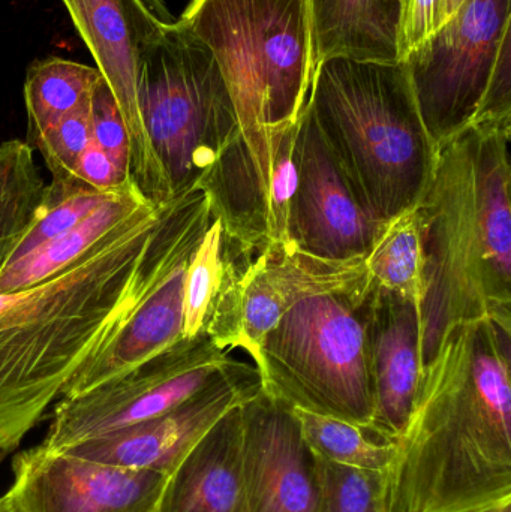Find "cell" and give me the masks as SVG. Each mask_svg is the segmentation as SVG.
<instances>
[{
  "instance_id": "1",
  "label": "cell",
  "mask_w": 511,
  "mask_h": 512,
  "mask_svg": "<svg viewBox=\"0 0 511 512\" xmlns=\"http://www.w3.org/2000/svg\"><path fill=\"white\" fill-rule=\"evenodd\" d=\"M200 195L149 206L68 270L0 292V463L128 318Z\"/></svg>"
},
{
  "instance_id": "2",
  "label": "cell",
  "mask_w": 511,
  "mask_h": 512,
  "mask_svg": "<svg viewBox=\"0 0 511 512\" xmlns=\"http://www.w3.org/2000/svg\"><path fill=\"white\" fill-rule=\"evenodd\" d=\"M511 330L456 324L422 373L381 474V512H471L511 499Z\"/></svg>"
},
{
  "instance_id": "3",
  "label": "cell",
  "mask_w": 511,
  "mask_h": 512,
  "mask_svg": "<svg viewBox=\"0 0 511 512\" xmlns=\"http://www.w3.org/2000/svg\"><path fill=\"white\" fill-rule=\"evenodd\" d=\"M511 126H471L437 150L417 212L425 252L423 369L456 324L511 330Z\"/></svg>"
},
{
  "instance_id": "4",
  "label": "cell",
  "mask_w": 511,
  "mask_h": 512,
  "mask_svg": "<svg viewBox=\"0 0 511 512\" xmlns=\"http://www.w3.org/2000/svg\"><path fill=\"white\" fill-rule=\"evenodd\" d=\"M308 107L330 158L372 219L381 224L420 203L438 149L404 62L323 60Z\"/></svg>"
},
{
  "instance_id": "5",
  "label": "cell",
  "mask_w": 511,
  "mask_h": 512,
  "mask_svg": "<svg viewBox=\"0 0 511 512\" xmlns=\"http://www.w3.org/2000/svg\"><path fill=\"white\" fill-rule=\"evenodd\" d=\"M179 20L215 57L249 155H275L314 86L309 0H191Z\"/></svg>"
},
{
  "instance_id": "6",
  "label": "cell",
  "mask_w": 511,
  "mask_h": 512,
  "mask_svg": "<svg viewBox=\"0 0 511 512\" xmlns=\"http://www.w3.org/2000/svg\"><path fill=\"white\" fill-rule=\"evenodd\" d=\"M375 285L365 268L297 298L252 361L261 388L290 408L369 430L374 396L366 321Z\"/></svg>"
},
{
  "instance_id": "7",
  "label": "cell",
  "mask_w": 511,
  "mask_h": 512,
  "mask_svg": "<svg viewBox=\"0 0 511 512\" xmlns=\"http://www.w3.org/2000/svg\"><path fill=\"white\" fill-rule=\"evenodd\" d=\"M138 104L174 198L198 188L222 150L239 135L215 57L180 20L144 41Z\"/></svg>"
},
{
  "instance_id": "8",
  "label": "cell",
  "mask_w": 511,
  "mask_h": 512,
  "mask_svg": "<svg viewBox=\"0 0 511 512\" xmlns=\"http://www.w3.org/2000/svg\"><path fill=\"white\" fill-rule=\"evenodd\" d=\"M401 62L437 149L471 126H511V0H467Z\"/></svg>"
},
{
  "instance_id": "9",
  "label": "cell",
  "mask_w": 511,
  "mask_h": 512,
  "mask_svg": "<svg viewBox=\"0 0 511 512\" xmlns=\"http://www.w3.org/2000/svg\"><path fill=\"white\" fill-rule=\"evenodd\" d=\"M236 360L207 334L173 348L99 387L62 397L41 447L66 451L173 411L218 381Z\"/></svg>"
},
{
  "instance_id": "10",
  "label": "cell",
  "mask_w": 511,
  "mask_h": 512,
  "mask_svg": "<svg viewBox=\"0 0 511 512\" xmlns=\"http://www.w3.org/2000/svg\"><path fill=\"white\" fill-rule=\"evenodd\" d=\"M362 268L365 258H317L291 242L255 255L239 252L216 298L206 334L222 351L242 349L254 361L266 334L297 298Z\"/></svg>"
},
{
  "instance_id": "11",
  "label": "cell",
  "mask_w": 511,
  "mask_h": 512,
  "mask_svg": "<svg viewBox=\"0 0 511 512\" xmlns=\"http://www.w3.org/2000/svg\"><path fill=\"white\" fill-rule=\"evenodd\" d=\"M119 105L131 143V180L156 206L173 200L138 104L140 54L158 23L137 0H62Z\"/></svg>"
},
{
  "instance_id": "12",
  "label": "cell",
  "mask_w": 511,
  "mask_h": 512,
  "mask_svg": "<svg viewBox=\"0 0 511 512\" xmlns=\"http://www.w3.org/2000/svg\"><path fill=\"white\" fill-rule=\"evenodd\" d=\"M212 222L209 200L201 192L176 242L128 318L87 358L62 397L78 396L125 375L183 339L186 268Z\"/></svg>"
},
{
  "instance_id": "13",
  "label": "cell",
  "mask_w": 511,
  "mask_h": 512,
  "mask_svg": "<svg viewBox=\"0 0 511 512\" xmlns=\"http://www.w3.org/2000/svg\"><path fill=\"white\" fill-rule=\"evenodd\" d=\"M15 512H159L168 475L32 448L12 463Z\"/></svg>"
},
{
  "instance_id": "14",
  "label": "cell",
  "mask_w": 511,
  "mask_h": 512,
  "mask_svg": "<svg viewBox=\"0 0 511 512\" xmlns=\"http://www.w3.org/2000/svg\"><path fill=\"white\" fill-rule=\"evenodd\" d=\"M296 135L297 125L267 159L249 155L237 135L198 185L227 239L245 254L288 242V215L297 185Z\"/></svg>"
},
{
  "instance_id": "15",
  "label": "cell",
  "mask_w": 511,
  "mask_h": 512,
  "mask_svg": "<svg viewBox=\"0 0 511 512\" xmlns=\"http://www.w3.org/2000/svg\"><path fill=\"white\" fill-rule=\"evenodd\" d=\"M297 185L288 215V242L317 258H365L383 222L354 197L321 140L309 107L297 123Z\"/></svg>"
},
{
  "instance_id": "16",
  "label": "cell",
  "mask_w": 511,
  "mask_h": 512,
  "mask_svg": "<svg viewBox=\"0 0 511 512\" xmlns=\"http://www.w3.org/2000/svg\"><path fill=\"white\" fill-rule=\"evenodd\" d=\"M261 390L260 373L255 366L236 361L222 378L173 411L66 451L170 477L204 435Z\"/></svg>"
},
{
  "instance_id": "17",
  "label": "cell",
  "mask_w": 511,
  "mask_h": 512,
  "mask_svg": "<svg viewBox=\"0 0 511 512\" xmlns=\"http://www.w3.org/2000/svg\"><path fill=\"white\" fill-rule=\"evenodd\" d=\"M242 418L245 512H317L314 460L290 406L261 390Z\"/></svg>"
},
{
  "instance_id": "18",
  "label": "cell",
  "mask_w": 511,
  "mask_h": 512,
  "mask_svg": "<svg viewBox=\"0 0 511 512\" xmlns=\"http://www.w3.org/2000/svg\"><path fill=\"white\" fill-rule=\"evenodd\" d=\"M366 352L374 396L368 432L384 442L401 435L422 381L419 310L375 286L366 321Z\"/></svg>"
},
{
  "instance_id": "19",
  "label": "cell",
  "mask_w": 511,
  "mask_h": 512,
  "mask_svg": "<svg viewBox=\"0 0 511 512\" xmlns=\"http://www.w3.org/2000/svg\"><path fill=\"white\" fill-rule=\"evenodd\" d=\"M242 406L183 457L168 478L159 512H245Z\"/></svg>"
},
{
  "instance_id": "20",
  "label": "cell",
  "mask_w": 511,
  "mask_h": 512,
  "mask_svg": "<svg viewBox=\"0 0 511 512\" xmlns=\"http://www.w3.org/2000/svg\"><path fill=\"white\" fill-rule=\"evenodd\" d=\"M315 57L399 62L404 0H309Z\"/></svg>"
},
{
  "instance_id": "21",
  "label": "cell",
  "mask_w": 511,
  "mask_h": 512,
  "mask_svg": "<svg viewBox=\"0 0 511 512\" xmlns=\"http://www.w3.org/2000/svg\"><path fill=\"white\" fill-rule=\"evenodd\" d=\"M149 206L156 204L147 201L137 186L132 185L62 236L11 264L2 265L0 292L30 288L68 270Z\"/></svg>"
},
{
  "instance_id": "22",
  "label": "cell",
  "mask_w": 511,
  "mask_h": 512,
  "mask_svg": "<svg viewBox=\"0 0 511 512\" xmlns=\"http://www.w3.org/2000/svg\"><path fill=\"white\" fill-rule=\"evenodd\" d=\"M365 265L377 288L411 301L420 312L425 289V252L417 206L380 225L365 255Z\"/></svg>"
},
{
  "instance_id": "23",
  "label": "cell",
  "mask_w": 511,
  "mask_h": 512,
  "mask_svg": "<svg viewBox=\"0 0 511 512\" xmlns=\"http://www.w3.org/2000/svg\"><path fill=\"white\" fill-rule=\"evenodd\" d=\"M101 77L98 69L57 57L33 63L24 83L29 144L84 104Z\"/></svg>"
},
{
  "instance_id": "24",
  "label": "cell",
  "mask_w": 511,
  "mask_h": 512,
  "mask_svg": "<svg viewBox=\"0 0 511 512\" xmlns=\"http://www.w3.org/2000/svg\"><path fill=\"white\" fill-rule=\"evenodd\" d=\"M45 188L29 143L0 144V265L35 219Z\"/></svg>"
},
{
  "instance_id": "25",
  "label": "cell",
  "mask_w": 511,
  "mask_h": 512,
  "mask_svg": "<svg viewBox=\"0 0 511 512\" xmlns=\"http://www.w3.org/2000/svg\"><path fill=\"white\" fill-rule=\"evenodd\" d=\"M240 249L234 246L222 230L221 222L213 218L186 268L183 291V339H197L206 334L216 298L227 279L228 270Z\"/></svg>"
},
{
  "instance_id": "26",
  "label": "cell",
  "mask_w": 511,
  "mask_h": 512,
  "mask_svg": "<svg viewBox=\"0 0 511 512\" xmlns=\"http://www.w3.org/2000/svg\"><path fill=\"white\" fill-rule=\"evenodd\" d=\"M303 441L312 454L347 468L383 474L393 454V442H384L356 424L291 408Z\"/></svg>"
},
{
  "instance_id": "27",
  "label": "cell",
  "mask_w": 511,
  "mask_h": 512,
  "mask_svg": "<svg viewBox=\"0 0 511 512\" xmlns=\"http://www.w3.org/2000/svg\"><path fill=\"white\" fill-rule=\"evenodd\" d=\"M128 188L116 192H98L81 182L72 183V185L50 183L45 188L44 200L35 219L15 243L2 265L11 264L29 255L35 249L41 248L45 243L62 236L89 216L93 210L98 209L116 195L122 194Z\"/></svg>"
},
{
  "instance_id": "28",
  "label": "cell",
  "mask_w": 511,
  "mask_h": 512,
  "mask_svg": "<svg viewBox=\"0 0 511 512\" xmlns=\"http://www.w3.org/2000/svg\"><path fill=\"white\" fill-rule=\"evenodd\" d=\"M317 512H381L380 472L335 465L312 454Z\"/></svg>"
},
{
  "instance_id": "29",
  "label": "cell",
  "mask_w": 511,
  "mask_h": 512,
  "mask_svg": "<svg viewBox=\"0 0 511 512\" xmlns=\"http://www.w3.org/2000/svg\"><path fill=\"white\" fill-rule=\"evenodd\" d=\"M92 141L90 125V98L68 116L54 123L30 143L41 153L51 173V183L72 185L80 182L75 177L78 161Z\"/></svg>"
},
{
  "instance_id": "30",
  "label": "cell",
  "mask_w": 511,
  "mask_h": 512,
  "mask_svg": "<svg viewBox=\"0 0 511 512\" xmlns=\"http://www.w3.org/2000/svg\"><path fill=\"white\" fill-rule=\"evenodd\" d=\"M92 140L126 176L131 177V143L116 98L104 78L90 93Z\"/></svg>"
},
{
  "instance_id": "31",
  "label": "cell",
  "mask_w": 511,
  "mask_h": 512,
  "mask_svg": "<svg viewBox=\"0 0 511 512\" xmlns=\"http://www.w3.org/2000/svg\"><path fill=\"white\" fill-rule=\"evenodd\" d=\"M441 0H404L399 62L440 27Z\"/></svg>"
},
{
  "instance_id": "32",
  "label": "cell",
  "mask_w": 511,
  "mask_h": 512,
  "mask_svg": "<svg viewBox=\"0 0 511 512\" xmlns=\"http://www.w3.org/2000/svg\"><path fill=\"white\" fill-rule=\"evenodd\" d=\"M75 177L98 192H116L131 186V177L123 174L95 141H90L78 161Z\"/></svg>"
},
{
  "instance_id": "33",
  "label": "cell",
  "mask_w": 511,
  "mask_h": 512,
  "mask_svg": "<svg viewBox=\"0 0 511 512\" xmlns=\"http://www.w3.org/2000/svg\"><path fill=\"white\" fill-rule=\"evenodd\" d=\"M158 23L168 26V24L176 23V18L168 11L164 0H137Z\"/></svg>"
},
{
  "instance_id": "34",
  "label": "cell",
  "mask_w": 511,
  "mask_h": 512,
  "mask_svg": "<svg viewBox=\"0 0 511 512\" xmlns=\"http://www.w3.org/2000/svg\"><path fill=\"white\" fill-rule=\"evenodd\" d=\"M467 0H441L440 27L446 24Z\"/></svg>"
},
{
  "instance_id": "35",
  "label": "cell",
  "mask_w": 511,
  "mask_h": 512,
  "mask_svg": "<svg viewBox=\"0 0 511 512\" xmlns=\"http://www.w3.org/2000/svg\"><path fill=\"white\" fill-rule=\"evenodd\" d=\"M471 512H511V499L500 502V504L491 505V507L482 508V510Z\"/></svg>"
},
{
  "instance_id": "36",
  "label": "cell",
  "mask_w": 511,
  "mask_h": 512,
  "mask_svg": "<svg viewBox=\"0 0 511 512\" xmlns=\"http://www.w3.org/2000/svg\"><path fill=\"white\" fill-rule=\"evenodd\" d=\"M0 512H15L6 495L0 496Z\"/></svg>"
}]
</instances>
